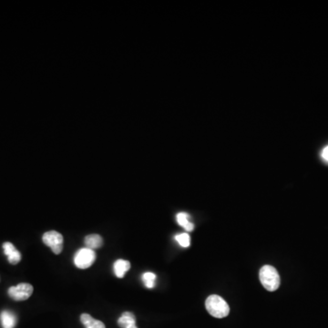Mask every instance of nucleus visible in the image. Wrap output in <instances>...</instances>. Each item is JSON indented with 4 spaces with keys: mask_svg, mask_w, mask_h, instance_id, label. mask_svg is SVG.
Wrapping results in <instances>:
<instances>
[{
    "mask_svg": "<svg viewBox=\"0 0 328 328\" xmlns=\"http://www.w3.org/2000/svg\"><path fill=\"white\" fill-rule=\"evenodd\" d=\"M84 243L87 248L94 250L101 247V245L103 244V240H102V237L99 234H90L85 237Z\"/></svg>",
    "mask_w": 328,
    "mask_h": 328,
    "instance_id": "10",
    "label": "nucleus"
},
{
    "mask_svg": "<svg viewBox=\"0 0 328 328\" xmlns=\"http://www.w3.org/2000/svg\"><path fill=\"white\" fill-rule=\"evenodd\" d=\"M118 324L120 327L127 328L131 325L136 324L135 315L131 312H124L122 316L118 318Z\"/></svg>",
    "mask_w": 328,
    "mask_h": 328,
    "instance_id": "11",
    "label": "nucleus"
},
{
    "mask_svg": "<svg viewBox=\"0 0 328 328\" xmlns=\"http://www.w3.org/2000/svg\"><path fill=\"white\" fill-rule=\"evenodd\" d=\"M176 219H177V222L179 223V225L184 228L185 231L192 232L194 229V225L193 223H191L189 221V215L186 213H180L176 216Z\"/></svg>",
    "mask_w": 328,
    "mask_h": 328,
    "instance_id": "12",
    "label": "nucleus"
},
{
    "mask_svg": "<svg viewBox=\"0 0 328 328\" xmlns=\"http://www.w3.org/2000/svg\"><path fill=\"white\" fill-rule=\"evenodd\" d=\"M175 240L179 243V245L183 247H189L191 244V237L188 233H181L175 236Z\"/></svg>",
    "mask_w": 328,
    "mask_h": 328,
    "instance_id": "14",
    "label": "nucleus"
},
{
    "mask_svg": "<svg viewBox=\"0 0 328 328\" xmlns=\"http://www.w3.org/2000/svg\"><path fill=\"white\" fill-rule=\"evenodd\" d=\"M3 249H4V254L8 256L9 262L11 264H17L18 262H20L21 260V254L18 252V250L16 249V247L14 246L13 244L11 243H5L3 245Z\"/></svg>",
    "mask_w": 328,
    "mask_h": 328,
    "instance_id": "6",
    "label": "nucleus"
},
{
    "mask_svg": "<svg viewBox=\"0 0 328 328\" xmlns=\"http://www.w3.org/2000/svg\"><path fill=\"white\" fill-rule=\"evenodd\" d=\"M9 295L15 301H25L31 297L33 293V286L26 283H21L17 286H12L9 289Z\"/></svg>",
    "mask_w": 328,
    "mask_h": 328,
    "instance_id": "5",
    "label": "nucleus"
},
{
    "mask_svg": "<svg viewBox=\"0 0 328 328\" xmlns=\"http://www.w3.org/2000/svg\"><path fill=\"white\" fill-rule=\"evenodd\" d=\"M127 328H138L137 327V325L136 324H133V325H131V326H129V327Z\"/></svg>",
    "mask_w": 328,
    "mask_h": 328,
    "instance_id": "16",
    "label": "nucleus"
},
{
    "mask_svg": "<svg viewBox=\"0 0 328 328\" xmlns=\"http://www.w3.org/2000/svg\"><path fill=\"white\" fill-rule=\"evenodd\" d=\"M96 254L94 250L82 248L79 250L74 256V263L79 269H87L95 262Z\"/></svg>",
    "mask_w": 328,
    "mask_h": 328,
    "instance_id": "3",
    "label": "nucleus"
},
{
    "mask_svg": "<svg viewBox=\"0 0 328 328\" xmlns=\"http://www.w3.org/2000/svg\"><path fill=\"white\" fill-rule=\"evenodd\" d=\"M44 244L50 247L55 254H59L63 250V236L57 231L45 232L42 236Z\"/></svg>",
    "mask_w": 328,
    "mask_h": 328,
    "instance_id": "4",
    "label": "nucleus"
},
{
    "mask_svg": "<svg viewBox=\"0 0 328 328\" xmlns=\"http://www.w3.org/2000/svg\"><path fill=\"white\" fill-rule=\"evenodd\" d=\"M0 321L3 328H14L17 324V317L10 311H3L0 314Z\"/></svg>",
    "mask_w": 328,
    "mask_h": 328,
    "instance_id": "8",
    "label": "nucleus"
},
{
    "mask_svg": "<svg viewBox=\"0 0 328 328\" xmlns=\"http://www.w3.org/2000/svg\"><path fill=\"white\" fill-rule=\"evenodd\" d=\"M80 321L85 328H106L104 323H102L100 320L94 319L88 314H82L80 316Z\"/></svg>",
    "mask_w": 328,
    "mask_h": 328,
    "instance_id": "9",
    "label": "nucleus"
},
{
    "mask_svg": "<svg viewBox=\"0 0 328 328\" xmlns=\"http://www.w3.org/2000/svg\"><path fill=\"white\" fill-rule=\"evenodd\" d=\"M155 279H156V276L153 273H145L144 275L142 276V280L144 282L146 287H148L150 289L154 287Z\"/></svg>",
    "mask_w": 328,
    "mask_h": 328,
    "instance_id": "13",
    "label": "nucleus"
},
{
    "mask_svg": "<svg viewBox=\"0 0 328 328\" xmlns=\"http://www.w3.org/2000/svg\"><path fill=\"white\" fill-rule=\"evenodd\" d=\"M206 309L211 315L216 318L226 317L230 313L227 303L219 295H210L205 302Z\"/></svg>",
    "mask_w": 328,
    "mask_h": 328,
    "instance_id": "2",
    "label": "nucleus"
},
{
    "mask_svg": "<svg viewBox=\"0 0 328 328\" xmlns=\"http://www.w3.org/2000/svg\"><path fill=\"white\" fill-rule=\"evenodd\" d=\"M321 157L324 160V162H328V145L326 147H324L322 153H321Z\"/></svg>",
    "mask_w": 328,
    "mask_h": 328,
    "instance_id": "15",
    "label": "nucleus"
},
{
    "mask_svg": "<svg viewBox=\"0 0 328 328\" xmlns=\"http://www.w3.org/2000/svg\"><path fill=\"white\" fill-rule=\"evenodd\" d=\"M259 277L263 287L270 292L276 291L280 286V276L275 267L271 265L262 266Z\"/></svg>",
    "mask_w": 328,
    "mask_h": 328,
    "instance_id": "1",
    "label": "nucleus"
},
{
    "mask_svg": "<svg viewBox=\"0 0 328 328\" xmlns=\"http://www.w3.org/2000/svg\"><path fill=\"white\" fill-rule=\"evenodd\" d=\"M114 274L118 278H123L125 274L131 269V262L127 260L118 259L114 262Z\"/></svg>",
    "mask_w": 328,
    "mask_h": 328,
    "instance_id": "7",
    "label": "nucleus"
}]
</instances>
